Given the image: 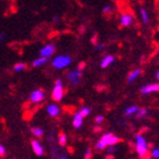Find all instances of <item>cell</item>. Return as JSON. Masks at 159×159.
<instances>
[{
	"mask_svg": "<svg viewBox=\"0 0 159 159\" xmlns=\"http://www.w3.org/2000/svg\"><path fill=\"white\" fill-rule=\"evenodd\" d=\"M137 111H138V108H137L136 106H132V107H129V108H127L126 109V115H130V114H133V113H136Z\"/></svg>",
	"mask_w": 159,
	"mask_h": 159,
	"instance_id": "obj_21",
	"label": "cell"
},
{
	"mask_svg": "<svg viewBox=\"0 0 159 159\" xmlns=\"http://www.w3.org/2000/svg\"><path fill=\"white\" fill-rule=\"evenodd\" d=\"M3 39H5V35L0 34V41H1V40H3Z\"/></svg>",
	"mask_w": 159,
	"mask_h": 159,
	"instance_id": "obj_31",
	"label": "cell"
},
{
	"mask_svg": "<svg viewBox=\"0 0 159 159\" xmlns=\"http://www.w3.org/2000/svg\"><path fill=\"white\" fill-rule=\"evenodd\" d=\"M55 50H57V47L53 43H48V44L43 45L41 48V50H40V57L49 59V57H51L55 53Z\"/></svg>",
	"mask_w": 159,
	"mask_h": 159,
	"instance_id": "obj_3",
	"label": "cell"
},
{
	"mask_svg": "<svg viewBox=\"0 0 159 159\" xmlns=\"http://www.w3.org/2000/svg\"><path fill=\"white\" fill-rule=\"evenodd\" d=\"M59 159H66V158H65V157H60Z\"/></svg>",
	"mask_w": 159,
	"mask_h": 159,
	"instance_id": "obj_35",
	"label": "cell"
},
{
	"mask_svg": "<svg viewBox=\"0 0 159 159\" xmlns=\"http://www.w3.org/2000/svg\"><path fill=\"white\" fill-rule=\"evenodd\" d=\"M117 142H118V138H117V137H115V136H113L112 138H111V140H109V146H112V145L116 144Z\"/></svg>",
	"mask_w": 159,
	"mask_h": 159,
	"instance_id": "obj_23",
	"label": "cell"
},
{
	"mask_svg": "<svg viewBox=\"0 0 159 159\" xmlns=\"http://www.w3.org/2000/svg\"><path fill=\"white\" fill-rule=\"evenodd\" d=\"M64 94V89H63V82L61 79H57L54 83V87L52 89V98L55 102H60Z\"/></svg>",
	"mask_w": 159,
	"mask_h": 159,
	"instance_id": "obj_2",
	"label": "cell"
},
{
	"mask_svg": "<svg viewBox=\"0 0 159 159\" xmlns=\"http://www.w3.org/2000/svg\"><path fill=\"white\" fill-rule=\"evenodd\" d=\"M140 74H142V70H139V69L134 70V71L130 72V74L128 75V83H133Z\"/></svg>",
	"mask_w": 159,
	"mask_h": 159,
	"instance_id": "obj_15",
	"label": "cell"
},
{
	"mask_svg": "<svg viewBox=\"0 0 159 159\" xmlns=\"http://www.w3.org/2000/svg\"><path fill=\"white\" fill-rule=\"evenodd\" d=\"M140 16H142V20L144 23H148L149 22V17H148V12L146 11V9L142 8L140 9Z\"/></svg>",
	"mask_w": 159,
	"mask_h": 159,
	"instance_id": "obj_18",
	"label": "cell"
},
{
	"mask_svg": "<svg viewBox=\"0 0 159 159\" xmlns=\"http://www.w3.org/2000/svg\"><path fill=\"white\" fill-rule=\"evenodd\" d=\"M103 48H104V45L102 43H96V45H95V50H102Z\"/></svg>",
	"mask_w": 159,
	"mask_h": 159,
	"instance_id": "obj_28",
	"label": "cell"
},
{
	"mask_svg": "<svg viewBox=\"0 0 159 159\" xmlns=\"http://www.w3.org/2000/svg\"><path fill=\"white\" fill-rule=\"evenodd\" d=\"M72 62V59L70 55H57L55 57L54 59L52 60V66L54 67L55 70H62V69H65Z\"/></svg>",
	"mask_w": 159,
	"mask_h": 159,
	"instance_id": "obj_1",
	"label": "cell"
},
{
	"mask_svg": "<svg viewBox=\"0 0 159 159\" xmlns=\"http://www.w3.org/2000/svg\"><path fill=\"white\" fill-rule=\"evenodd\" d=\"M158 91H159V84L154 83V84H148V85L143 86L142 89H140V93L146 95V94H149V93H152V92H158Z\"/></svg>",
	"mask_w": 159,
	"mask_h": 159,
	"instance_id": "obj_10",
	"label": "cell"
},
{
	"mask_svg": "<svg viewBox=\"0 0 159 159\" xmlns=\"http://www.w3.org/2000/svg\"><path fill=\"white\" fill-rule=\"evenodd\" d=\"M48 61H49V59H45V57H39L38 59H35L34 61L32 62V66L33 67H40V66H42V65L47 64Z\"/></svg>",
	"mask_w": 159,
	"mask_h": 159,
	"instance_id": "obj_14",
	"label": "cell"
},
{
	"mask_svg": "<svg viewBox=\"0 0 159 159\" xmlns=\"http://www.w3.org/2000/svg\"><path fill=\"white\" fill-rule=\"evenodd\" d=\"M67 80L72 85H77L81 81V77H82V71L80 70H74V71H71V72L67 73Z\"/></svg>",
	"mask_w": 159,
	"mask_h": 159,
	"instance_id": "obj_6",
	"label": "cell"
},
{
	"mask_svg": "<svg viewBox=\"0 0 159 159\" xmlns=\"http://www.w3.org/2000/svg\"><path fill=\"white\" fill-rule=\"evenodd\" d=\"M133 21H134V17L130 13H123L120 16V19H119L120 25H123V27H129L133 23Z\"/></svg>",
	"mask_w": 159,
	"mask_h": 159,
	"instance_id": "obj_9",
	"label": "cell"
},
{
	"mask_svg": "<svg viewBox=\"0 0 159 159\" xmlns=\"http://www.w3.org/2000/svg\"><path fill=\"white\" fill-rule=\"evenodd\" d=\"M152 156L159 159V149H155L154 152H152Z\"/></svg>",
	"mask_w": 159,
	"mask_h": 159,
	"instance_id": "obj_27",
	"label": "cell"
},
{
	"mask_svg": "<svg viewBox=\"0 0 159 159\" xmlns=\"http://www.w3.org/2000/svg\"><path fill=\"white\" fill-rule=\"evenodd\" d=\"M25 69H27V65H25V63H22V62H19L13 65V72H16V73L22 72Z\"/></svg>",
	"mask_w": 159,
	"mask_h": 159,
	"instance_id": "obj_16",
	"label": "cell"
},
{
	"mask_svg": "<svg viewBox=\"0 0 159 159\" xmlns=\"http://www.w3.org/2000/svg\"><path fill=\"white\" fill-rule=\"evenodd\" d=\"M114 61H115V57H113V55L107 54V55H105V57L102 59V61H101V66H102L103 69L108 67L112 63H114Z\"/></svg>",
	"mask_w": 159,
	"mask_h": 159,
	"instance_id": "obj_11",
	"label": "cell"
},
{
	"mask_svg": "<svg viewBox=\"0 0 159 159\" xmlns=\"http://www.w3.org/2000/svg\"><path fill=\"white\" fill-rule=\"evenodd\" d=\"M53 22H54V23H59L60 22V18L59 17H54V18H53Z\"/></svg>",
	"mask_w": 159,
	"mask_h": 159,
	"instance_id": "obj_30",
	"label": "cell"
},
{
	"mask_svg": "<svg viewBox=\"0 0 159 159\" xmlns=\"http://www.w3.org/2000/svg\"><path fill=\"white\" fill-rule=\"evenodd\" d=\"M113 137L112 134H106L99 139V142L96 144V149L101 150V149H104L106 146H109V140Z\"/></svg>",
	"mask_w": 159,
	"mask_h": 159,
	"instance_id": "obj_8",
	"label": "cell"
},
{
	"mask_svg": "<svg viewBox=\"0 0 159 159\" xmlns=\"http://www.w3.org/2000/svg\"><path fill=\"white\" fill-rule=\"evenodd\" d=\"M113 150H114V148H112V147H111V148H109V149H108V152H113Z\"/></svg>",
	"mask_w": 159,
	"mask_h": 159,
	"instance_id": "obj_32",
	"label": "cell"
},
{
	"mask_svg": "<svg viewBox=\"0 0 159 159\" xmlns=\"http://www.w3.org/2000/svg\"><path fill=\"white\" fill-rule=\"evenodd\" d=\"M146 113H147V111H146V109H144V108H143V109H140V111H139V112H138V116H139V117L144 116V115L146 114Z\"/></svg>",
	"mask_w": 159,
	"mask_h": 159,
	"instance_id": "obj_26",
	"label": "cell"
},
{
	"mask_svg": "<svg viewBox=\"0 0 159 159\" xmlns=\"http://www.w3.org/2000/svg\"><path fill=\"white\" fill-rule=\"evenodd\" d=\"M156 77L159 80V72H157V73H156Z\"/></svg>",
	"mask_w": 159,
	"mask_h": 159,
	"instance_id": "obj_33",
	"label": "cell"
},
{
	"mask_svg": "<svg viewBox=\"0 0 159 159\" xmlns=\"http://www.w3.org/2000/svg\"><path fill=\"white\" fill-rule=\"evenodd\" d=\"M136 148L139 156L145 157V155L147 154V145L144 137H142L140 135H136Z\"/></svg>",
	"mask_w": 159,
	"mask_h": 159,
	"instance_id": "obj_4",
	"label": "cell"
},
{
	"mask_svg": "<svg viewBox=\"0 0 159 159\" xmlns=\"http://www.w3.org/2000/svg\"><path fill=\"white\" fill-rule=\"evenodd\" d=\"M59 144L61 145V146L66 145V136H65V134H63V133H60L59 134Z\"/></svg>",
	"mask_w": 159,
	"mask_h": 159,
	"instance_id": "obj_19",
	"label": "cell"
},
{
	"mask_svg": "<svg viewBox=\"0 0 159 159\" xmlns=\"http://www.w3.org/2000/svg\"><path fill=\"white\" fill-rule=\"evenodd\" d=\"M91 157H92V152H91V149H87L85 152V159H89Z\"/></svg>",
	"mask_w": 159,
	"mask_h": 159,
	"instance_id": "obj_24",
	"label": "cell"
},
{
	"mask_svg": "<svg viewBox=\"0 0 159 159\" xmlns=\"http://www.w3.org/2000/svg\"><path fill=\"white\" fill-rule=\"evenodd\" d=\"M83 124V117L79 114V113H75L74 116H73V127L74 128H80Z\"/></svg>",
	"mask_w": 159,
	"mask_h": 159,
	"instance_id": "obj_13",
	"label": "cell"
},
{
	"mask_svg": "<svg viewBox=\"0 0 159 159\" xmlns=\"http://www.w3.org/2000/svg\"><path fill=\"white\" fill-rule=\"evenodd\" d=\"M106 159H113V156H107Z\"/></svg>",
	"mask_w": 159,
	"mask_h": 159,
	"instance_id": "obj_34",
	"label": "cell"
},
{
	"mask_svg": "<svg viewBox=\"0 0 159 159\" xmlns=\"http://www.w3.org/2000/svg\"><path fill=\"white\" fill-rule=\"evenodd\" d=\"M47 113L51 117H57L60 113V109H59V107H57V105L50 104V105H48V107H47Z\"/></svg>",
	"mask_w": 159,
	"mask_h": 159,
	"instance_id": "obj_12",
	"label": "cell"
},
{
	"mask_svg": "<svg viewBox=\"0 0 159 159\" xmlns=\"http://www.w3.org/2000/svg\"><path fill=\"white\" fill-rule=\"evenodd\" d=\"M103 120H104V118H103V116H98V117H96V119H95V122H96L97 124H99V123H102Z\"/></svg>",
	"mask_w": 159,
	"mask_h": 159,
	"instance_id": "obj_29",
	"label": "cell"
},
{
	"mask_svg": "<svg viewBox=\"0 0 159 159\" xmlns=\"http://www.w3.org/2000/svg\"><path fill=\"white\" fill-rule=\"evenodd\" d=\"M5 154H6V149H5V147H3L2 145H0V157L5 156Z\"/></svg>",
	"mask_w": 159,
	"mask_h": 159,
	"instance_id": "obj_25",
	"label": "cell"
},
{
	"mask_svg": "<svg viewBox=\"0 0 159 159\" xmlns=\"http://www.w3.org/2000/svg\"><path fill=\"white\" fill-rule=\"evenodd\" d=\"M31 133H32L37 138H41V137L43 136V134H44L43 129L40 128V127H33V128L31 129Z\"/></svg>",
	"mask_w": 159,
	"mask_h": 159,
	"instance_id": "obj_17",
	"label": "cell"
},
{
	"mask_svg": "<svg viewBox=\"0 0 159 159\" xmlns=\"http://www.w3.org/2000/svg\"><path fill=\"white\" fill-rule=\"evenodd\" d=\"M31 148L33 149V152H34V154L37 155V156H43L44 155V148H43V146L41 145V143L39 142V140H37V139H32L31 140Z\"/></svg>",
	"mask_w": 159,
	"mask_h": 159,
	"instance_id": "obj_7",
	"label": "cell"
},
{
	"mask_svg": "<svg viewBox=\"0 0 159 159\" xmlns=\"http://www.w3.org/2000/svg\"><path fill=\"white\" fill-rule=\"evenodd\" d=\"M111 11H112V7L111 6H105L103 8V13H109Z\"/></svg>",
	"mask_w": 159,
	"mask_h": 159,
	"instance_id": "obj_22",
	"label": "cell"
},
{
	"mask_svg": "<svg viewBox=\"0 0 159 159\" xmlns=\"http://www.w3.org/2000/svg\"><path fill=\"white\" fill-rule=\"evenodd\" d=\"M44 97H45V93L43 89H34L30 94V102L34 103V104H39V103H41L44 99Z\"/></svg>",
	"mask_w": 159,
	"mask_h": 159,
	"instance_id": "obj_5",
	"label": "cell"
},
{
	"mask_svg": "<svg viewBox=\"0 0 159 159\" xmlns=\"http://www.w3.org/2000/svg\"><path fill=\"white\" fill-rule=\"evenodd\" d=\"M89 107H82V108L80 109V112H79V114L81 115L82 117H85V116H87V115L89 114Z\"/></svg>",
	"mask_w": 159,
	"mask_h": 159,
	"instance_id": "obj_20",
	"label": "cell"
}]
</instances>
